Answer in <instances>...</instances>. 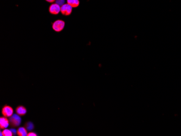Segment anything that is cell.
I'll use <instances>...</instances> for the list:
<instances>
[{
  "mask_svg": "<svg viewBox=\"0 0 181 136\" xmlns=\"http://www.w3.org/2000/svg\"><path fill=\"white\" fill-rule=\"evenodd\" d=\"M25 128H26L28 131H31L34 129V125L32 123L31 121L27 122V123L25 124Z\"/></svg>",
  "mask_w": 181,
  "mask_h": 136,
  "instance_id": "10",
  "label": "cell"
},
{
  "mask_svg": "<svg viewBox=\"0 0 181 136\" xmlns=\"http://www.w3.org/2000/svg\"><path fill=\"white\" fill-rule=\"evenodd\" d=\"M10 124V122L7 117H3L0 118V128L1 129H5L8 128Z\"/></svg>",
  "mask_w": 181,
  "mask_h": 136,
  "instance_id": "6",
  "label": "cell"
},
{
  "mask_svg": "<svg viewBox=\"0 0 181 136\" xmlns=\"http://www.w3.org/2000/svg\"><path fill=\"white\" fill-rule=\"evenodd\" d=\"M56 4H59V6H63L65 4V0H55Z\"/></svg>",
  "mask_w": 181,
  "mask_h": 136,
  "instance_id": "12",
  "label": "cell"
},
{
  "mask_svg": "<svg viewBox=\"0 0 181 136\" xmlns=\"http://www.w3.org/2000/svg\"><path fill=\"white\" fill-rule=\"evenodd\" d=\"M2 114L3 115L7 118H10L14 115V111L12 107L8 105L4 106L2 110Z\"/></svg>",
  "mask_w": 181,
  "mask_h": 136,
  "instance_id": "4",
  "label": "cell"
},
{
  "mask_svg": "<svg viewBox=\"0 0 181 136\" xmlns=\"http://www.w3.org/2000/svg\"><path fill=\"white\" fill-rule=\"evenodd\" d=\"M2 134L3 136H13V133L12 132L11 129L8 130V129H3L2 131Z\"/></svg>",
  "mask_w": 181,
  "mask_h": 136,
  "instance_id": "11",
  "label": "cell"
},
{
  "mask_svg": "<svg viewBox=\"0 0 181 136\" xmlns=\"http://www.w3.org/2000/svg\"><path fill=\"white\" fill-rule=\"evenodd\" d=\"M72 8L73 7L68 3L63 4V6L61 7V13L63 15L69 16L71 15V13L72 12Z\"/></svg>",
  "mask_w": 181,
  "mask_h": 136,
  "instance_id": "3",
  "label": "cell"
},
{
  "mask_svg": "<svg viewBox=\"0 0 181 136\" xmlns=\"http://www.w3.org/2000/svg\"><path fill=\"white\" fill-rule=\"evenodd\" d=\"M47 2H49V3H53V2L55 1V0H45Z\"/></svg>",
  "mask_w": 181,
  "mask_h": 136,
  "instance_id": "15",
  "label": "cell"
},
{
  "mask_svg": "<svg viewBox=\"0 0 181 136\" xmlns=\"http://www.w3.org/2000/svg\"><path fill=\"white\" fill-rule=\"evenodd\" d=\"M48 10L52 15H58L61 12V7L56 3H53L50 6Z\"/></svg>",
  "mask_w": 181,
  "mask_h": 136,
  "instance_id": "5",
  "label": "cell"
},
{
  "mask_svg": "<svg viewBox=\"0 0 181 136\" xmlns=\"http://www.w3.org/2000/svg\"><path fill=\"white\" fill-rule=\"evenodd\" d=\"M65 26V21L61 20H57L52 24V28L56 32H60L62 31Z\"/></svg>",
  "mask_w": 181,
  "mask_h": 136,
  "instance_id": "1",
  "label": "cell"
},
{
  "mask_svg": "<svg viewBox=\"0 0 181 136\" xmlns=\"http://www.w3.org/2000/svg\"><path fill=\"white\" fill-rule=\"evenodd\" d=\"M27 136H37V134H36L35 132H30L28 134H27Z\"/></svg>",
  "mask_w": 181,
  "mask_h": 136,
  "instance_id": "13",
  "label": "cell"
},
{
  "mask_svg": "<svg viewBox=\"0 0 181 136\" xmlns=\"http://www.w3.org/2000/svg\"><path fill=\"white\" fill-rule=\"evenodd\" d=\"M22 120L20 117V115L17 114H14L12 117L9 118L10 125L13 127H17L20 125Z\"/></svg>",
  "mask_w": 181,
  "mask_h": 136,
  "instance_id": "2",
  "label": "cell"
},
{
  "mask_svg": "<svg viewBox=\"0 0 181 136\" xmlns=\"http://www.w3.org/2000/svg\"><path fill=\"white\" fill-rule=\"evenodd\" d=\"M28 130L26 128L24 127H20L17 130V134L19 136H26L28 134L27 133Z\"/></svg>",
  "mask_w": 181,
  "mask_h": 136,
  "instance_id": "8",
  "label": "cell"
},
{
  "mask_svg": "<svg viewBox=\"0 0 181 136\" xmlns=\"http://www.w3.org/2000/svg\"><path fill=\"white\" fill-rule=\"evenodd\" d=\"M11 130L12 131V133H13V136L16 135L17 134V131L15 129H13H13H11Z\"/></svg>",
  "mask_w": 181,
  "mask_h": 136,
  "instance_id": "14",
  "label": "cell"
},
{
  "mask_svg": "<svg viewBox=\"0 0 181 136\" xmlns=\"http://www.w3.org/2000/svg\"><path fill=\"white\" fill-rule=\"evenodd\" d=\"M16 112L20 116H23L27 113V109L23 106H19L16 109Z\"/></svg>",
  "mask_w": 181,
  "mask_h": 136,
  "instance_id": "7",
  "label": "cell"
},
{
  "mask_svg": "<svg viewBox=\"0 0 181 136\" xmlns=\"http://www.w3.org/2000/svg\"><path fill=\"white\" fill-rule=\"evenodd\" d=\"M67 2L73 8H77L80 4L79 0H67Z\"/></svg>",
  "mask_w": 181,
  "mask_h": 136,
  "instance_id": "9",
  "label": "cell"
}]
</instances>
